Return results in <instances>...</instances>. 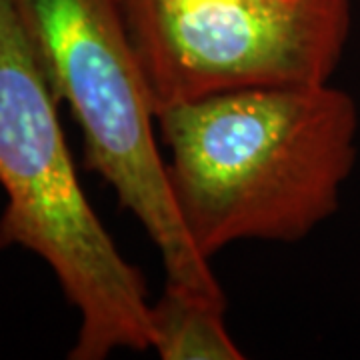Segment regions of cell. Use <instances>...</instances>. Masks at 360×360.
<instances>
[{
	"mask_svg": "<svg viewBox=\"0 0 360 360\" xmlns=\"http://www.w3.org/2000/svg\"><path fill=\"white\" fill-rule=\"evenodd\" d=\"M226 298L167 283L148 310V350L160 360H243L226 328Z\"/></svg>",
	"mask_w": 360,
	"mask_h": 360,
	"instance_id": "cell-5",
	"label": "cell"
},
{
	"mask_svg": "<svg viewBox=\"0 0 360 360\" xmlns=\"http://www.w3.org/2000/svg\"><path fill=\"white\" fill-rule=\"evenodd\" d=\"M156 127L174 205L208 262L240 240L307 238L338 210L356 162L359 108L330 82L170 104Z\"/></svg>",
	"mask_w": 360,
	"mask_h": 360,
	"instance_id": "cell-1",
	"label": "cell"
},
{
	"mask_svg": "<svg viewBox=\"0 0 360 360\" xmlns=\"http://www.w3.org/2000/svg\"><path fill=\"white\" fill-rule=\"evenodd\" d=\"M39 56L14 0H0V248L46 262L77 310L70 360L148 350L150 298L80 184Z\"/></svg>",
	"mask_w": 360,
	"mask_h": 360,
	"instance_id": "cell-2",
	"label": "cell"
},
{
	"mask_svg": "<svg viewBox=\"0 0 360 360\" xmlns=\"http://www.w3.org/2000/svg\"><path fill=\"white\" fill-rule=\"evenodd\" d=\"M52 92L77 120L84 165L160 252L167 283L226 298L170 193L156 112L122 0H14Z\"/></svg>",
	"mask_w": 360,
	"mask_h": 360,
	"instance_id": "cell-3",
	"label": "cell"
},
{
	"mask_svg": "<svg viewBox=\"0 0 360 360\" xmlns=\"http://www.w3.org/2000/svg\"><path fill=\"white\" fill-rule=\"evenodd\" d=\"M155 112L219 92L330 82L352 0H122Z\"/></svg>",
	"mask_w": 360,
	"mask_h": 360,
	"instance_id": "cell-4",
	"label": "cell"
}]
</instances>
